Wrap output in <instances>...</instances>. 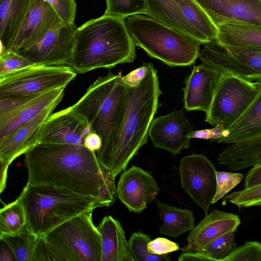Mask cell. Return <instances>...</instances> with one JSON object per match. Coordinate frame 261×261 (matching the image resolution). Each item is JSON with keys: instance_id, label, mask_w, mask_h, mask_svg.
Masks as SVG:
<instances>
[{"instance_id": "obj_1", "label": "cell", "mask_w": 261, "mask_h": 261, "mask_svg": "<svg viewBox=\"0 0 261 261\" xmlns=\"http://www.w3.org/2000/svg\"><path fill=\"white\" fill-rule=\"evenodd\" d=\"M27 184L64 189L109 207L116 197L115 177L83 145L38 143L24 154Z\"/></svg>"}, {"instance_id": "obj_2", "label": "cell", "mask_w": 261, "mask_h": 261, "mask_svg": "<svg viewBox=\"0 0 261 261\" xmlns=\"http://www.w3.org/2000/svg\"><path fill=\"white\" fill-rule=\"evenodd\" d=\"M142 81L136 87L125 85L123 110L114 134L106 148L96 153L103 168L116 177L125 170L139 150L147 144L150 125L159 108L158 71L151 63Z\"/></svg>"}, {"instance_id": "obj_3", "label": "cell", "mask_w": 261, "mask_h": 261, "mask_svg": "<svg viewBox=\"0 0 261 261\" xmlns=\"http://www.w3.org/2000/svg\"><path fill=\"white\" fill-rule=\"evenodd\" d=\"M136 44L124 19L103 14L78 27L70 66L78 74L133 63Z\"/></svg>"}, {"instance_id": "obj_4", "label": "cell", "mask_w": 261, "mask_h": 261, "mask_svg": "<svg viewBox=\"0 0 261 261\" xmlns=\"http://www.w3.org/2000/svg\"><path fill=\"white\" fill-rule=\"evenodd\" d=\"M25 211L30 229L38 237L89 211L99 207L95 200L48 185L27 184L17 198Z\"/></svg>"}, {"instance_id": "obj_5", "label": "cell", "mask_w": 261, "mask_h": 261, "mask_svg": "<svg viewBox=\"0 0 261 261\" xmlns=\"http://www.w3.org/2000/svg\"><path fill=\"white\" fill-rule=\"evenodd\" d=\"M125 21L136 45L170 67L190 66L199 58L202 43L189 34L144 14L129 16Z\"/></svg>"}, {"instance_id": "obj_6", "label": "cell", "mask_w": 261, "mask_h": 261, "mask_svg": "<svg viewBox=\"0 0 261 261\" xmlns=\"http://www.w3.org/2000/svg\"><path fill=\"white\" fill-rule=\"evenodd\" d=\"M119 72L111 71L90 85L83 96L72 106L82 116L91 130L101 138L102 145L96 153L103 151L110 143L122 113L126 91Z\"/></svg>"}, {"instance_id": "obj_7", "label": "cell", "mask_w": 261, "mask_h": 261, "mask_svg": "<svg viewBox=\"0 0 261 261\" xmlns=\"http://www.w3.org/2000/svg\"><path fill=\"white\" fill-rule=\"evenodd\" d=\"M84 212L57 226L43 237L58 261H101L100 234L92 212Z\"/></svg>"}, {"instance_id": "obj_8", "label": "cell", "mask_w": 261, "mask_h": 261, "mask_svg": "<svg viewBox=\"0 0 261 261\" xmlns=\"http://www.w3.org/2000/svg\"><path fill=\"white\" fill-rule=\"evenodd\" d=\"M260 83H252L238 77L220 74L205 121L225 129L245 112L258 93Z\"/></svg>"}, {"instance_id": "obj_9", "label": "cell", "mask_w": 261, "mask_h": 261, "mask_svg": "<svg viewBox=\"0 0 261 261\" xmlns=\"http://www.w3.org/2000/svg\"><path fill=\"white\" fill-rule=\"evenodd\" d=\"M199 58L220 74H229L261 83V47L221 45L215 39L204 44Z\"/></svg>"}, {"instance_id": "obj_10", "label": "cell", "mask_w": 261, "mask_h": 261, "mask_svg": "<svg viewBox=\"0 0 261 261\" xmlns=\"http://www.w3.org/2000/svg\"><path fill=\"white\" fill-rule=\"evenodd\" d=\"M77 73L69 66L33 65L0 76V97L34 95L64 88Z\"/></svg>"}, {"instance_id": "obj_11", "label": "cell", "mask_w": 261, "mask_h": 261, "mask_svg": "<svg viewBox=\"0 0 261 261\" xmlns=\"http://www.w3.org/2000/svg\"><path fill=\"white\" fill-rule=\"evenodd\" d=\"M216 170L205 155L194 153L180 161L179 174L182 189L207 215L217 187Z\"/></svg>"}, {"instance_id": "obj_12", "label": "cell", "mask_w": 261, "mask_h": 261, "mask_svg": "<svg viewBox=\"0 0 261 261\" xmlns=\"http://www.w3.org/2000/svg\"><path fill=\"white\" fill-rule=\"evenodd\" d=\"M78 27L64 23L48 32L30 47L18 53L35 65L70 66Z\"/></svg>"}, {"instance_id": "obj_13", "label": "cell", "mask_w": 261, "mask_h": 261, "mask_svg": "<svg viewBox=\"0 0 261 261\" xmlns=\"http://www.w3.org/2000/svg\"><path fill=\"white\" fill-rule=\"evenodd\" d=\"M185 108L153 118L148 137L154 148L165 149L173 155L190 147L193 125L187 118Z\"/></svg>"}, {"instance_id": "obj_14", "label": "cell", "mask_w": 261, "mask_h": 261, "mask_svg": "<svg viewBox=\"0 0 261 261\" xmlns=\"http://www.w3.org/2000/svg\"><path fill=\"white\" fill-rule=\"evenodd\" d=\"M159 190L151 173L135 165L121 173L116 186L117 197L130 212L136 214L155 200Z\"/></svg>"}, {"instance_id": "obj_15", "label": "cell", "mask_w": 261, "mask_h": 261, "mask_svg": "<svg viewBox=\"0 0 261 261\" xmlns=\"http://www.w3.org/2000/svg\"><path fill=\"white\" fill-rule=\"evenodd\" d=\"M91 132L87 121L70 106L48 117L42 127L38 143L84 145Z\"/></svg>"}, {"instance_id": "obj_16", "label": "cell", "mask_w": 261, "mask_h": 261, "mask_svg": "<svg viewBox=\"0 0 261 261\" xmlns=\"http://www.w3.org/2000/svg\"><path fill=\"white\" fill-rule=\"evenodd\" d=\"M65 23L45 0H31L27 15L11 49L18 52L34 44L48 32Z\"/></svg>"}, {"instance_id": "obj_17", "label": "cell", "mask_w": 261, "mask_h": 261, "mask_svg": "<svg viewBox=\"0 0 261 261\" xmlns=\"http://www.w3.org/2000/svg\"><path fill=\"white\" fill-rule=\"evenodd\" d=\"M63 98L45 108L36 117L24 123L0 143V163L9 166L19 156L25 154L39 143L42 127Z\"/></svg>"}, {"instance_id": "obj_18", "label": "cell", "mask_w": 261, "mask_h": 261, "mask_svg": "<svg viewBox=\"0 0 261 261\" xmlns=\"http://www.w3.org/2000/svg\"><path fill=\"white\" fill-rule=\"evenodd\" d=\"M217 27L227 22L261 26V0H194Z\"/></svg>"}, {"instance_id": "obj_19", "label": "cell", "mask_w": 261, "mask_h": 261, "mask_svg": "<svg viewBox=\"0 0 261 261\" xmlns=\"http://www.w3.org/2000/svg\"><path fill=\"white\" fill-rule=\"evenodd\" d=\"M220 74L202 63L194 66L185 80L184 108L187 111H202L211 107Z\"/></svg>"}, {"instance_id": "obj_20", "label": "cell", "mask_w": 261, "mask_h": 261, "mask_svg": "<svg viewBox=\"0 0 261 261\" xmlns=\"http://www.w3.org/2000/svg\"><path fill=\"white\" fill-rule=\"evenodd\" d=\"M241 223L237 215L213 209L190 231L187 238V244L181 250L201 251L215 239L228 232H236Z\"/></svg>"}, {"instance_id": "obj_21", "label": "cell", "mask_w": 261, "mask_h": 261, "mask_svg": "<svg viewBox=\"0 0 261 261\" xmlns=\"http://www.w3.org/2000/svg\"><path fill=\"white\" fill-rule=\"evenodd\" d=\"M64 89V88H59L43 92L19 109L1 116L0 143L18 127L36 117L49 105L63 98Z\"/></svg>"}, {"instance_id": "obj_22", "label": "cell", "mask_w": 261, "mask_h": 261, "mask_svg": "<svg viewBox=\"0 0 261 261\" xmlns=\"http://www.w3.org/2000/svg\"><path fill=\"white\" fill-rule=\"evenodd\" d=\"M97 228L101 239V261H134L125 232L118 220L105 216Z\"/></svg>"}, {"instance_id": "obj_23", "label": "cell", "mask_w": 261, "mask_h": 261, "mask_svg": "<svg viewBox=\"0 0 261 261\" xmlns=\"http://www.w3.org/2000/svg\"><path fill=\"white\" fill-rule=\"evenodd\" d=\"M226 129L228 135L215 140L217 143H241L261 137V83L258 93L247 110Z\"/></svg>"}, {"instance_id": "obj_24", "label": "cell", "mask_w": 261, "mask_h": 261, "mask_svg": "<svg viewBox=\"0 0 261 261\" xmlns=\"http://www.w3.org/2000/svg\"><path fill=\"white\" fill-rule=\"evenodd\" d=\"M31 1L0 0V54L11 50Z\"/></svg>"}, {"instance_id": "obj_25", "label": "cell", "mask_w": 261, "mask_h": 261, "mask_svg": "<svg viewBox=\"0 0 261 261\" xmlns=\"http://www.w3.org/2000/svg\"><path fill=\"white\" fill-rule=\"evenodd\" d=\"M217 161L232 171L261 164V137L249 141L229 144L217 156Z\"/></svg>"}, {"instance_id": "obj_26", "label": "cell", "mask_w": 261, "mask_h": 261, "mask_svg": "<svg viewBox=\"0 0 261 261\" xmlns=\"http://www.w3.org/2000/svg\"><path fill=\"white\" fill-rule=\"evenodd\" d=\"M215 40L223 46L261 47V26L227 22L217 27Z\"/></svg>"}, {"instance_id": "obj_27", "label": "cell", "mask_w": 261, "mask_h": 261, "mask_svg": "<svg viewBox=\"0 0 261 261\" xmlns=\"http://www.w3.org/2000/svg\"><path fill=\"white\" fill-rule=\"evenodd\" d=\"M155 202L162 220L159 229L161 234L176 238L195 227V219L191 210L168 205L158 200Z\"/></svg>"}, {"instance_id": "obj_28", "label": "cell", "mask_w": 261, "mask_h": 261, "mask_svg": "<svg viewBox=\"0 0 261 261\" xmlns=\"http://www.w3.org/2000/svg\"><path fill=\"white\" fill-rule=\"evenodd\" d=\"M146 1L147 6L146 15L180 32L189 34L201 42L199 35L185 19L175 0Z\"/></svg>"}, {"instance_id": "obj_29", "label": "cell", "mask_w": 261, "mask_h": 261, "mask_svg": "<svg viewBox=\"0 0 261 261\" xmlns=\"http://www.w3.org/2000/svg\"><path fill=\"white\" fill-rule=\"evenodd\" d=\"M181 13L190 25L199 35L202 44L215 39L217 27L194 0H175Z\"/></svg>"}, {"instance_id": "obj_30", "label": "cell", "mask_w": 261, "mask_h": 261, "mask_svg": "<svg viewBox=\"0 0 261 261\" xmlns=\"http://www.w3.org/2000/svg\"><path fill=\"white\" fill-rule=\"evenodd\" d=\"M38 236L29 228L28 224L18 232L0 234L1 241L10 248L17 261H32Z\"/></svg>"}, {"instance_id": "obj_31", "label": "cell", "mask_w": 261, "mask_h": 261, "mask_svg": "<svg viewBox=\"0 0 261 261\" xmlns=\"http://www.w3.org/2000/svg\"><path fill=\"white\" fill-rule=\"evenodd\" d=\"M27 224L24 206L17 198L0 210V234H14L20 231Z\"/></svg>"}, {"instance_id": "obj_32", "label": "cell", "mask_w": 261, "mask_h": 261, "mask_svg": "<svg viewBox=\"0 0 261 261\" xmlns=\"http://www.w3.org/2000/svg\"><path fill=\"white\" fill-rule=\"evenodd\" d=\"M151 240L149 236L141 231L132 233L128 241L130 254L134 261H169L168 255H159L150 253L148 244Z\"/></svg>"}, {"instance_id": "obj_33", "label": "cell", "mask_w": 261, "mask_h": 261, "mask_svg": "<svg viewBox=\"0 0 261 261\" xmlns=\"http://www.w3.org/2000/svg\"><path fill=\"white\" fill-rule=\"evenodd\" d=\"M104 14L125 19L137 14H144L147 9L146 0H106Z\"/></svg>"}, {"instance_id": "obj_34", "label": "cell", "mask_w": 261, "mask_h": 261, "mask_svg": "<svg viewBox=\"0 0 261 261\" xmlns=\"http://www.w3.org/2000/svg\"><path fill=\"white\" fill-rule=\"evenodd\" d=\"M235 231L228 232L205 245L204 251L214 261H224L237 247L234 241Z\"/></svg>"}, {"instance_id": "obj_35", "label": "cell", "mask_w": 261, "mask_h": 261, "mask_svg": "<svg viewBox=\"0 0 261 261\" xmlns=\"http://www.w3.org/2000/svg\"><path fill=\"white\" fill-rule=\"evenodd\" d=\"M222 204L229 202L239 208L261 206V184L250 188L234 191L223 197Z\"/></svg>"}, {"instance_id": "obj_36", "label": "cell", "mask_w": 261, "mask_h": 261, "mask_svg": "<svg viewBox=\"0 0 261 261\" xmlns=\"http://www.w3.org/2000/svg\"><path fill=\"white\" fill-rule=\"evenodd\" d=\"M35 65L18 53L6 51L0 54V76Z\"/></svg>"}, {"instance_id": "obj_37", "label": "cell", "mask_w": 261, "mask_h": 261, "mask_svg": "<svg viewBox=\"0 0 261 261\" xmlns=\"http://www.w3.org/2000/svg\"><path fill=\"white\" fill-rule=\"evenodd\" d=\"M243 173L216 171L217 187L212 204H214L233 189L243 178Z\"/></svg>"}, {"instance_id": "obj_38", "label": "cell", "mask_w": 261, "mask_h": 261, "mask_svg": "<svg viewBox=\"0 0 261 261\" xmlns=\"http://www.w3.org/2000/svg\"><path fill=\"white\" fill-rule=\"evenodd\" d=\"M261 261V243L257 241H246L236 249L224 261Z\"/></svg>"}, {"instance_id": "obj_39", "label": "cell", "mask_w": 261, "mask_h": 261, "mask_svg": "<svg viewBox=\"0 0 261 261\" xmlns=\"http://www.w3.org/2000/svg\"><path fill=\"white\" fill-rule=\"evenodd\" d=\"M66 24L74 23L77 5L75 0H45Z\"/></svg>"}, {"instance_id": "obj_40", "label": "cell", "mask_w": 261, "mask_h": 261, "mask_svg": "<svg viewBox=\"0 0 261 261\" xmlns=\"http://www.w3.org/2000/svg\"><path fill=\"white\" fill-rule=\"evenodd\" d=\"M40 94L9 95L0 97V116L19 109L37 97Z\"/></svg>"}, {"instance_id": "obj_41", "label": "cell", "mask_w": 261, "mask_h": 261, "mask_svg": "<svg viewBox=\"0 0 261 261\" xmlns=\"http://www.w3.org/2000/svg\"><path fill=\"white\" fill-rule=\"evenodd\" d=\"M147 247L150 253L159 255H166L180 249L178 244L164 238L151 240Z\"/></svg>"}, {"instance_id": "obj_42", "label": "cell", "mask_w": 261, "mask_h": 261, "mask_svg": "<svg viewBox=\"0 0 261 261\" xmlns=\"http://www.w3.org/2000/svg\"><path fill=\"white\" fill-rule=\"evenodd\" d=\"M58 261L50 246L43 237H38L32 261Z\"/></svg>"}, {"instance_id": "obj_43", "label": "cell", "mask_w": 261, "mask_h": 261, "mask_svg": "<svg viewBox=\"0 0 261 261\" xmlns=\"http://www.w3.org/2000/svg\"><path fill=\"white\" fill-rule=\"evenodd\" d=\"M228 134V130L223 126L216 125L212 128L192 131L189 137L191 139L197 138L215 141L221 137L227 136Z\"/></svg>"}, {"instance_id": "obj_44", "label": "cell", "mask_w": 261, "mask_h": 261, "mask_svg": "<svg viewBox=\"0 0 261 261\" xmlns=\"http://www.w3.org/2000/svg\"><path fill=\"white\" fill-rule=\"evenodd\" d=\"M148 63H144L142 66L122 76L123 84L128 87H136L142 81L148 70Z\"/></svg>"}, {"instance_id": "obj_45", "label": "cell", "mask_w": 261, "mask_h": 261, "mask_svg": "<svg viewBox=\"0 0 261 261\" xmlns=\"http://www.w3.org/2000/svg\"><path fill=\"white\" fill-rule=\"evenodd\" d=\"M261 184V164L252 166L244 179V188H250Z\"/></svg>"}, {"instance_id": "obj_46", "label": "cell", "mask_w": 261, "mask_h": 261, "mask_svg": "<svg viewBox=\"0 0 261 261\" xmlns=\"http://www.w3.org/2000/svg\"><path fill=\"white\" fill-rule=\"evenodd\" d=\"M178 261L210 260L214 259L204 251L188 250L183 251L178 258Z\"/></svg>"}, {"instance_id": "obj_47", "label": "cell", "mask_w": 261, "mask_h": 261, "mask_svg": "<svg viewBox=\"0 0 261 261\" xmlns=\"http://www.w3.org/2000/svg\"><path fill=\"white\" fill-rule=\"evenodd\" d=\"M101 145V138L97 134L91 132L86 136L84 145L90 151L96 153L100 149Z\"/></svg>"}, {"instance_id": "obj_48", "label": "cell", "mask_w": 261, "mask_h": 261, "mask_svg": "<svg viewBox=\"0 0 261 261\" xmlns=\"http://www.w3.org/2000/svg\"><path fill=\"white\" fill-rule=\"evenodd\" d=\"M16 260V259L13 255L10 248L6 244L5 245L1 246L0 260Z\"/></svg>"}]
</instances>
